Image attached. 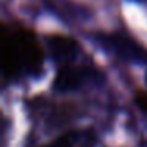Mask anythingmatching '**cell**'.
Returning a JSON list of instances; mask_svg holds the SVG:
<instances>
[{"label": "cell", "mask_w": 147, "mask_h": 147, "mask_svg": "<svg viewBox=\"0 0 147 147\" xmlns=\"http://www.w3.org/2000/svg\"><path fill=\"white\" fill-rule=\"evenodd\" d=\"M3 71L10 78H16L21 73L36 74L41 71L43 52L32 33L16 30L3 33L2 43Z\"/></svg>", "instance_id": "cell-1"}, {"label": "cell", "mask_w": 147, "mask_h": 147, "mask_svg": "<svg viewBox=\"0 0 147 147\" xmlns=\"http://www.w3.org/2000/svg\"><path fill=\"white\" fill-rule=\"evenodd\" d=\"M100 43L103 48L108 49L111 54L115 57L122 59L127 62H134V63H144L147 62V51L136 41L123 35H101L100 36Z\"/></svg>", "instance_id": "cell-2"}, {"label": "cell", "mask_w": 147, "mask_h": 147, "mask_svg": "<svg viewBox=\"0 0 147 147\" xmlns=\"http://www.w3.org/2000/svg\"><path fill=\"white\" fill-rule=\"evenodd\" d=\"M89 78L86 68L81 67H71L67 65L59 71L57 78H55V89L62 90V92H68V90H76L86 82V79Z\"/></svg>", "instance_id": "cell-3"}, {"label": "cell", "mask_w": 147, "mask_h": 147, "mask_svg": "<svg viewBox=\"0 0 147 147\" xmlns=\"http://www.w3.org/2000/svg\"><path fill=\"white\" fill-rule=\"evenodd\" d=\"M49 51L51 55L54 57L55 62H63V63H70L74 57H76L78 51V43L74 40L68 38V36L62 35H52L48 38Z\"/></svg>", "instance_id": "cell-4"}, {"label": "cell", "mask_w": 147, "mask_h": 147, "mask_svg": "<svg viewBox=\"0 0 147 147\" xmlns=\"http://www.w3.org/2000/svg\"><path fill=\"white\" fill-rule=\"evenodd\" d=\"M46 147H73V141H71V138L63 136V138H59V139H55L54 142L48 144Z\"/></svg>", "instance_id": "cell-5"}]
</instances>
